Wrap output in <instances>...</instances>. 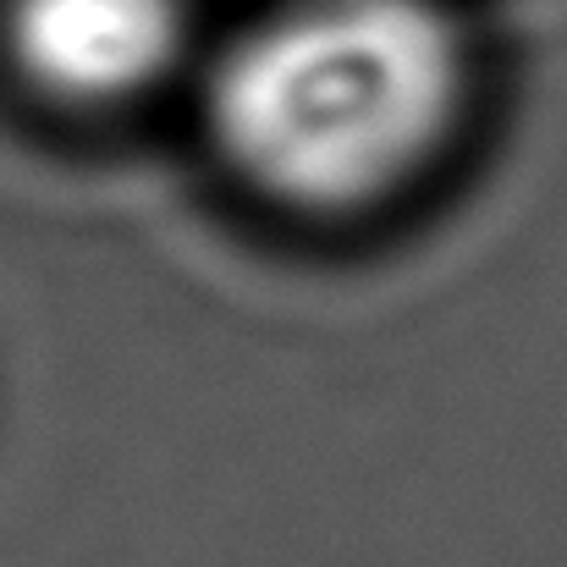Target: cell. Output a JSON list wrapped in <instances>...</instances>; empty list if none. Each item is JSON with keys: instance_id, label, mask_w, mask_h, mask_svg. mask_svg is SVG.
Returning a JSON list of instances; mask_svg holds the SVG:
<instances>
[{"instance_id": "obj_1", "label": "cell", "mask_w": 567, "mask_h": 567, "mask_svg": "<svg viewBox=\"0 0 567 567\" xmlns=\"http://www.w3.org/2000/svg\"><path fill=\"white\" fill-rule=\"evenodd\" d=\"M474 105V55L441 0H287L209 66L204 133L276 215L337 226L419 193Z\"/></svg>"}, {"instance_id": "obj_2", "label": "cell", "mask_w": 567, "mask_h": 567, "mask_svg": "<svg viewBox=\"0 0 567 567\" xmlns=\"http://www.w3.org/2000/svg\"><path fill=\"white\" fill-rule=\"evenodd\" d=\"M188 0H6L0 50L55 111L111 116L161 94L188 61Z\"/></svg>"}]
</instances>
